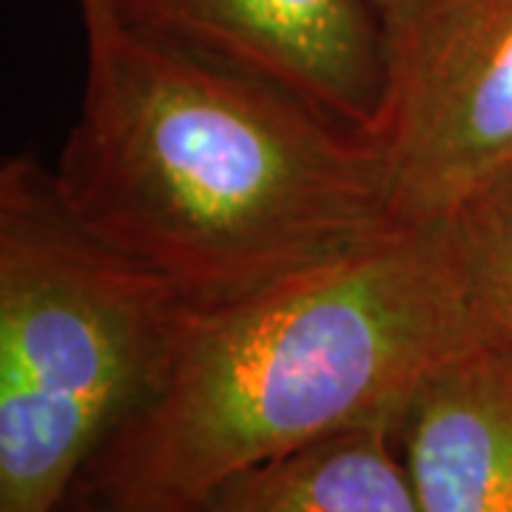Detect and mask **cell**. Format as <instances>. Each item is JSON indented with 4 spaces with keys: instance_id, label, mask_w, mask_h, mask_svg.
<instances>
[{
    "instance_id": "5b68a950",
    "label": "cell",
    "mask_w": 512,
    "mask_h": 512,
    "mask_svg": "<svg viewBox=\"0 0 512 512\" xmlns=\"http://www.w3.org/2000/svg\"><path fill=\"white\" fill-rule=\"evenodd\" d=\"M106 18L276 86L333 123L379 131L387 43L373 0H106Z\"/></svg>"
},
{
    "instance_id": "30bf717a",
    "label": "cell",
    "mask_w": 512,
    "mask_h": 512,
    "mask_svg": "<svg viewBox=\"0 0 512 512\" xmlns=\"http://www.w3.org/2000/svg\"><path fill=\"white\" fill-rule=\"evenodd\" d=\"M80 12H83V26H89L94 20L106 18V0H77Z\"/></svg>"
},
{
    "instance_id": "277c9868",
    "label": "cell",
    "mask_w": 512,
    "mask_h": 512,
    "mask_svg": "<svg viewBox=\"0 0 512 512\" xmlns=\"http://www.w3.org/2000/svg\"><path fill=\"white\" fill-rule=\"evenodd\" d=\"M376 140L402 225L447 222L512 174V0H396Z\"/></svg>"
},
{
    "instance_id": "7a4b0ae2",
    "label": "cell",
    "mask_w": 512,
    "mask_h": 512,
    "mask_svg": "<svg viewBox=\"0 0 512 512\" xmlns=\"http://www.w3.org/2000/svg\"><path fill=\"white\" fill-rule=\"evenodd\" d=\"M493 328L450 220L399 225L220 308L191 305L157 384L77 484L117 512H171L330 433L393 421Z\"/></svg>"
},
{
    "instance_id": "9c48e42d",
    "label": "cell",
    "mask_w": 512,
    "mask_h": 512,
    "mask_svg": "<svg viewBox=\"0 0 512 512\" xmlns=\"http://www.w3.org/2000/svg\"><path fill=\"white\" fill-rule=\"evenodd\" d=\"M57 512H117L111 510L106 501H100L97 495H92L89 490H83L80 484H74L72 493L66 495V501L60 504Z\"/></svg>"
},
{
    "instance_id": "52a82bcc",
    "label": "cell",
    "mask_w": 512,
    "mask_h": 512,
    "mask_svg": "<svg viewBox=\"0 0 512 512\" xmlns=\"http://www.w3.org/2000/svg\"><path fill=\"white\" fill-rule=\"evenodd\" d=\"M171 512H419L393 421L268 458Z\"/></svg>"
},
{
    "instance_id": "ba28073f",
    "label": "cell",
    "mask_w": 512,
    "mask_h": 512,
    "mask_svg": "<svg viewBox=\"0 0 512 512\" xmlns=\"http://www.w3.org/2000/svg\"><path fill=\"white\" fill-rule=\"evenodd\" d=\"M450 225L481 313L512 339V174L464 202Z\"/></svg>"
},
{
    "instance_id": "8992f818",
    "label": "cell",
    "mask_w": 512,
    "mask_h": 512,
    "mask_svg": "<svg viewBox=\"0 0 512 512\" xmlns=\"http://www.w3.org/2000/svg\"><path fill=\"white\" fill-rule=\"evenodd\" d=\"M396 441L419 512H512V339L490 328L444 362Z\"/></svg>"
},
{
    "instance_id": "3957f363",
    "label": "cell",
    "mask_w": 512,
    "mask_h": 512,
    "mask_svg": "<svg viewBox=\"0 0 512 512\" xmlns=\"http://www.w3.org/2000/svg\"><path fill=\"white\" fill-rule=\"evenodd\" d=\"M191 302L92 237L52 168L0 165V512H57L151 393Z\"/></svg>"
},
{
    "instance_id": "6da1fadb",
    "label": "cell",
    "mask_w": 512,
    "mask_h": 512,
    "mask_svg": "<svg viewBox=\"0 0 512 512\" xmlns=\"http://www.w3.org/2000/svg\"><path fill=\"white\" fill-rule=\"evenodd\" d=\"M83 29L89 69L57 194L191 305L256 296L402 225L376 137L114 18Z\"/></svg>"
},
{
    "instance_id": "8fae6325",
    "label": "cell",
    "mask_w": 512,
    "mask_h": 512,
    "mask_svg": "<svg viewBox=\"0 0 512 512\" xmlns=\"http://www.w3.org/2000/svg\"><path fill=\"white\" fill-rule=\"evenodd\" d=\"M373 3H376V6H379V12H387V9H390V6H393V3H396V0H373Z\"/></svg>"
}]
</instances>
